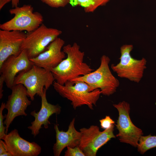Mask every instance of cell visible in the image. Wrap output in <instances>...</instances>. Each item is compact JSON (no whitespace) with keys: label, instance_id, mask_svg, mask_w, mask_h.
Masks as SVG:
<instances>
[{"label":"cell","instance_id":"cell-17","mask_svg":"<svg viewBox=\"0 0 156 156\" xmlns=\"http://www.w3.org/2000/svg\"><path fill=\"white\" fill-rule=\"evenodd\" d=\"M110 0H70L69 4L73 7L81 6L86 13L94 12L99 7L105 5Z\"/></svg>","mask_w":156,"mask_h":156},{"label":"cell","instance_id":"cell-16","mask_svg":"<svg viewBox=\"0 0 156 156\" xmlns=\"http://www.w3.org/2000/svg\"><path fill=\"white\" fill-rule=\"evenodd\" d=\"M75 119L74 118L70 122L67 131H60L57 123L54 125L56 133V142L53 147L55 156H60L63 150L66 147L79 146L81 133L76 130L75 127Z\"/></svg>","mask_w":156,"mask_h":156},{"label":"cell","instance_id":"cell-15","mask_svg":"<svg viewBox=\"0 0 156 156\" xmlns=\"http://www.w3.org/2000/svg\"><path fill=\"white\" fill-rule=\"evenodd\" d=\"M47 90L44 88L41 97V105L39 111L36 112L34 110L30 113L35 120L31 122V125L28 128L31 130V134L34 137L39 134L42 125L45 129L48 128L49 125L50 124L49 120L50 116L53 114H58L61 111V107L58 104L54 105L48 102L46 98Z\"/></svg>","mask_w":156,"mask_h":156},{"label":"cell","instance_id":"cell-12","mask_svg":"<svg viewBox=\"0 0 156 156\" xmlns=\"http://www.w3.org/2000/svg\"><path fill=\"white\" fill-rule=\"evenodd\" d=\"M1 140L5 142L7 151L12 156H37L41 152L40 145L21 138L16 129L6 134Z\"/></svg>","mask_w":156,"mask_h":156},{"label":"cell","instance_id":"cell-3","mask_svg":"<svg viewBox=\"0 0 156 156\" xmlns=\"http://www.w3.org/2000/svg\"><path fill=\"white\" fill-rule=\"evenodd\" d=\"M109 58L103 55L100 58V64L96 70L70 81H80L87 83L90 91L99 89L101 94L109 96L115 92L120 82L112 74L109 67Z\"/></svg>","mask_w":156,"mask_h":156},{"label":"cell","instance_id":"cell-11","mask_svg":"<svg viewBox=\"0 0 156 156\" xmlns=\"http://www.w3.org/2000/svg\"><path fill=\"white\" fill-rule=\"evenodd\" d=\"M34 65L30 60L26 51L22 50L17 55H11L0 66V76L6 85L10 89L14 85L15 79L19 72L30 69Z\"/></svg>","mask_w":156,"mask_h":156},{"label":"cell","instance_id":"cell-6","mask_svg":"<svg viewBox=\"0 0 156 156\" xmlns=\"http://www.w3.org/2000/svg\"><path fill=\"white\" fill-rule=\"evenodd\" d=\"M133 48L131 44H125L120 48L121 56L119 62L112 64L111 68L120 77L139 83L143 76L146 68L147 61L142 57L137 60L133 58L130 52Z\"/></svg>","mask_w":156,"mask_h":156},{"label":"cell","instance_id":"cell-2","mask_svg":"<svg viewBox=\"0 0 156 156\" xmlns=\"http://www.w3.org/2000/svg\"><path fill=\"white\" fill-rule=\"evenodd\" d=\"M54 88L63 98L71 102L74 109L86 105L91 109L96 106L101 91L99 89L90 91L89 86L80 81H70L61 85L55 81L53 84Z\"/></svg>","mask_w":156,"mask_h":156},{"label":"cell","instance_id":"cell-19","mask_svg":"<svg viewBox=\"0 0 156 156\" xmlns=\"http://www.w3.org/2000/svg\"><path fill=\"white\" fill-rule=\"evenodd\" d=\"M43 3L52 8H57L64 7L68 3L70 0H40Z\"/></svg>","mask_w":156,"mask_h":156},{"label":"cell","instance_id":"cell-26","mask_svg":"<svg viewBox=\"0 0 156 156\" xmlns=\"http://www.w3.org/2000/svg\"><path fill=\"white\" fill-rule=\"evenodd\" d=\"M19 2V0H12L11 1L12 7L13 8L18 7Z\"/></svg>","mask_w":156,"mask_h":156},{"label":"cell","instance_id":"cell-10","mask_svg":"<svg viewBox=\"0 0 156 156\" xmlns=\"http://www.w3.org/2000/svg\"><path fill=\"white\" fill-rule=\"evenodd\" d=\"M11 90L12 93L8 96L5 105V108L8 111L4 115L5 119L3 122L5 125L6 134L8 133L10 125L16 117L27 116L25 111L31 104V101L28 98L27 89L23 85L15 84Z\"/></svg>","mask_w":156,"mask_h":156},{"label":"cell","instance_id":"cell-22","mask_svg":"<svg viewBox=\"0 0 156 156\" xmlns=\"http://www.w3.org/2000/svg\"><path fill=\"white\" fill-rule=\"evenodd\" d=\"M99 122L101 128L104 129L109 127L112 124L115 123L114 121L108 116H106L105 118L100 120Z\"/></svg>","mask_w":156,"mask_h":156},{"label":"cell","instance_id":"cell-25","mask_svg":"<svg viewBox=\"0 0 156 156\" xmlns=\"http://www.w3.org/2000/svg\"><path fill=\"white\" fill-rule=\"evenodd\" d=\"M12 0H0V10H1L5 4L12 1Z\"/></svg>","mask_w":156,"mask_h":156},{"label":"cell","instance_id":"cell-13","mask_svg":"<svg viewBox=\"0 0 156 156\" xmlns=\"http://www.w3.org/2000/svg\"><path fill=\"white\" fill-rule=\"evenodd\" d=\"M64 44V41L58 37L48 46L45 51L29 60L34 64L51 71L65 58V53L61 50Z\"/></svg>","mask_w":156,"mask_h":156},{"label":"cell","instance_id":"cell-9","mask_svg":"<svg viewBox=\"0 0 156 156\" xmlns=\"http://www.w3.org/2000/svg\"><path fill=\"white\" fill-rule=\"evenodd\" d=\"M113 105L117 109L119 114L116 125L118 133L116 136L121 142L137 147L139 139L143 133L141 129L133 124L130 119L129 104L123 101Z\"/></svg>","mask_w":156,"mask_h":156},{"label":"cell","instance_id":"cell-23","mask_svg":"<svg viewBox=\"0 0 156 156\" xmlns=\"http://www.w3.org/2000/svg\"><path fill=\"white\" fill-rule=\"evenodd\" d=\"M7 148L4 141L0 140V155L7 152Z\"/></svg>","mask_w":156,"mask_h":156},{"label":"cell","instance_id":"cell-8","mask_svg":"<svg viewBox=\"0 0 156 156\" xmlns=\"http://www.w3.org/2000/svg\"><path fill=\"white\" fill-rule=\"evenodd\" d=\"M114 127L112 124L102 131L94 125L80 129L81 137L79 147L86 156H96L100 148L112 138H116L114 133Z\"/></svg>","mask_w":156,"mask_h":156},{"label":"cell","instance_id":"cell-7","mask_svg":"<svg viewBox=\"0 0 156 156\" xmlns=\"http://www.w3.org/2000/svg\"><path fill=\"white\" fill-rule=\"evenodd\" d=\"M62 33L61 30L48 27L42 23L34 30L27 33L21 46V50L26 51L29 59L35 57Z\"/></svg>","mask_w":156,"mask_h":156},{"label":"cell","instance_id":"cell-5","mask_svg":"<svg viewBox=\"0 0 156 156\" xmlns=\"http://www.w3.org/2000/svg\"><path fill=\"white\" fill-rule=\"evenodd\" d=\"M30 5H24L10 9L9 11L14 17L0 25L1 29L9 31H26L29 33L34 30L43 23V18L41 13L34 12Z\"/></svg>","mask_w":156,"mask_h":156},{"label":"cell","instance_id":"cell-18","mask_svg":"<svg viewBox=\"0 0 156 156\" xmlns=\"http://www.w3.org/2000/svg\"><path fill=\"white\" fill-rule=\"evenodd\" d=\"M156 147V135L150 134L147 136H141L137 146L138 151L143 154L151 148Z\"/></svg>","mask_w":156,"mask_h":156},{"label":"cell","instance_id":"cell-20","mask_svg":"<svg viewBox=\"0 0 156 156\" xmlns=\"http://www.w3.org/2000/svg\"><path fill=\"white\" fill-rule=\"evenodd\" d=\"M67 150L65 152V156H86L79 146L74 147L67 146Z\"/></svg>","mask_w":156,"mask_h":156},{"label":"cell","instance_id":"cell-27","mask_svg":"<svg viewBox=\"0 0 156 156\" xmlns=\"http://www.w3.org/2000/svg\"><path fill=\"white\" fill-rule=\"evenodd\" d=\"M0 156H12V155L8 152H7L0 155Z\"/></svg>","mask_w":156,"mask_h":156},{"label":"cell","instance_id":"cell-4","mask_svg":"<svg viewBox=\"0 0 156 156\" xmlns=\"http://www.w3.org/2000/svg\"><path fill=\"white\" fill-rule=\"evenodd\" d=\"M55 81L51 72L34 64L29 69L19 72L16 77L14 85H23L28 97L34 100L36 95L41 97L44 88L48 90Z\"/></svg>","mask_w":156,"mask_h":156},{"label":"cell","instance_id":"cell-21","mask_svg":"<svg viewBox=\"0 0 156 156\" xmlns=\"http://www.w3.org/2000/svg\"><path fill=\"white\" fill-rule=\"evenodd\" d=\"M5 103L2 102L0 108V140L6 134L5 127L4 126L3 120L5 118V116L3 115V111L5 109Z\"/></svg>","mask_w":156,"mask_h":156},{"label":"cell","instance_id":"cell-24","mask_svg":"<svg viewBox=\"0 0 156 156\" xmlns=\"http://www.w3.org/2000/svg\"><path fill=\"white\" fill-rule=\"evenodd\" d=\"M5 82L4 80L3 77L0 76V99H2L3 96V83Z\"/></svg>","mask_w":156,"mask_h":156},{"label":"cell","instance_id":"cell-14","mask_svg":"<svg viewBox=\"0 0 156 156\" xmlns=\"http://www.w3.org/2000/svg\"><path fill=\"white\" fill-rule=\"evenodd\" d=\"M27 35L23 31L0 30V66L11 55H17Z\"/></svg>","mask_w":156,"mask_h":156},{"label":"cell","instance_id":"cell-1","mask_svg":"<svg viewBox=\"0 0 156 156\" xmlns=\"http://www.w3.org/2000/svg\"><path fill=\"white\" fill-rule=\"evenodd\" d=\"M67 57L55 68L51 70L55 81L63 85L67 81L88 74L94 70L83 62L84 52L80 50L76 42L63 47Z\"/></svg>","mask_w":156,"mask_h":156}]
</instances>
